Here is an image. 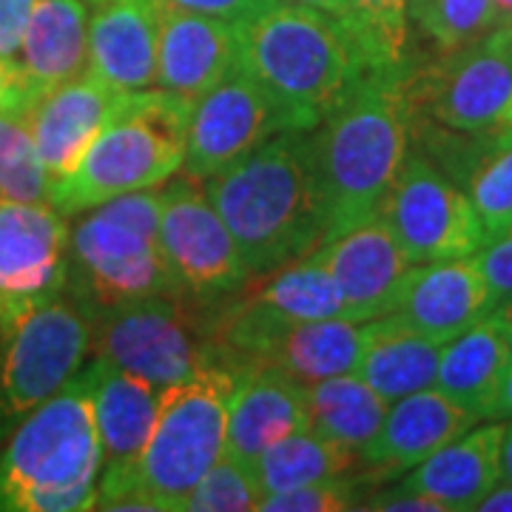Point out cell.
<instances>
[{"label": "cell", "instance_id": "9", "mask_svg": "<svg viewBox=\"0 0 512 512\" xmlns=\"http://www.w3.org/2000/svg\"><path fill=\"white\" fill-rule=\"evenodd\" d=\"M410 117L461 134L512 128V26L407 72Z\"/></svg>", "mask_w": 512, "mask_h": 512}, {"label": "cell", "instance_id": "7", "mask_svg": "<svg viewBox=\"0 0 512 512\" xmlns=\"http://www.w3.org/2000/svg\"><path fill=\"white\" fill-rule=\"evenodd\" d=\"M239 379L234 367L205 362L185 382L163 390L160 416L137 464L160 512L183 510L185 498L225 453L228 407Z\"/></svg>", "mask_w": 512, "mask_h": 512}, {"label": "cell", "instance_id": "5", "mask_svg": "<svg viewBox=\"0 0 512 512\" xmlns=\"http://www.w3.org/2000/svg\"><path fill=\"white\" fill-rule=\"evenodd\" d=\"M188 120L191 103L177 94H126L80 163L49 183V205L74 217L131 191L163 188L183 171Z\"/></svg>", "mask_w": 512, "mask_h": 512}, {"label": "cell", "instance_id": "41", "mask_svg": "<svg viewBox=\"0 0 512 512\" xmlns=\"http://www.w3.org/2000/svg\"><path fill=\"white\" fill-rule=\"evenodd\" d=\"M487 419H512V365L501 379V387H498L493 404H490Z\"/></svg>", "mask_w": 512, "mask_h": 512}, {"label": "cell", "instance_id": "6", "mask_svg": "<svg viewBox=\"0 0 512 512\" xmlns=\"http://www.w3.org/2000/svg\"><path fill=\"white\" fill-rule=\"evenodd\" d=\"M69 262L92 311L154 293H183L160 251V188L131 191L89 208L74 225Z\"/></svg>", "mask_w": 512, "mask_h": 512}, {"label": "cell", "instance_id": "21", "mask_svg": "<svg viewBox=\"0 0 512 512\" xmlns=\"http://www.w3.org/2000/svg\"><path fill=\"white\" fill-rule=\"evenodd\" d=\"M160 3L157 86L188 103L237 69V29L220 18L194 15Z\"/></svg>", "mask_w": 512, "mask_h": 512}, {"label": "cell", "instance_id": "31", "mask_svg": "<svg viewBox=\"0 0 512 512\" xmlns=\"http://www.w3.org/2000/svg\"><path fill=\"white\" fill-rule=\"evenodd\" d=\"M339 20L362 69H402L410 35V0H348Z\"/></svg>", "mask_w": 512, "mask_h": 512}, {"label": "cell", "instance_id": "24", "mask_svg": "<svg viewBox=\"0 0 512 512\" xmlns=\"http://www.w3.org/2000/svg\"><path fill=\"white\" fill-rule=\"evenodd\" d=\"M501 441L504 419H487V424L478 421L476 427L416 464L402 487L436 498L447 512L478 510L481 498L504 476Z\"/></svg>", "mask_w": 512, "mask_h": 512}, {"label": "cell", "instance_id": "33", "mask_svg": "<svg viewBox=\"0 0 512 512\" xmlns=\"http://www.w3.org/2000/svg\"><path fill=\"white\" fill-rule=\"evenodd\" d=\"M0 197L49 202V174L37 157L26 117L0 111Z\"/></svg>", "mask_w": 512, "mask_h": 512}, {"label": "cell", "instance_id": "19", "mask_svg": "<svg viewBox=\"0 0 512 512\" xmlns=\"http://www.w3.org/2000/svg\"><path fill=\"white\" fill-rule=\"evenodd\" d=\"M126 94L86 72L43 94L26 111V126L35 140L37 157L49 174V183L69 174L80 163L94 137L126 100Z\"/></svg>", "mask_w": 512, "mask_h": 512}, {"label": "cell", "instance_id": "12", "mask_svg": "<svg viewBox=\"0 0 512 512\" xmlns=\"http://www.w3.org/2000/svg\"><path fill=\"white\" fill-rule=\"evenodd\" d=\"M160 251L180 291L220 296L248 279L237 239L191 177L160 188Z\"/></svg>", "mask_w": 512, "mask_h": 512}, {"label": "cell", "instance_id": "10", "mask_svg": "<svg viewBox=\"0 0 512 512\" xmlns=\"http://www.w3.org/2000/svg\"><path fill=\"white\" fill-rule=\"evenodd\" d=\"M379 217L413 265L476 256L487 245L473 202L421 148H407Z\"/></svg>", "mask_w": 512, "mask_h": 512}, {"label": "cell", "instance_id": "16", "mask_svg": "<svg viewBox=\"0 0 512 512\" xmlns=\"http://www.w3.org/2000/svg\"><path fill=\"white\" fill-rule=\"evenodd\" d=\"M410 134L424 137V154L467 194L487 242L512 222V128L461 134L410 117Z\"/></svg>", "mask_w": 512, "mask_h": 512}, {"label": "cell", "instance_id": "17", "mask_svg": "<svg viewBox=\"0 0 512 512\" xmlns=\"http://www.w3.org/2000/svg\"><path fill=\"white\" fill-rule=\"evenodd\" d=\"M493 311L495 299L478 268V259L461 256L410 265L390 313L447 345Z\"/></svg>", "mask_w": 512, "mask_h": 512}, {"label": "cell", "instance_id": "37", "mask_svg": "<svg viewBox=\"0 0 512 512\" xmlns=\"http://www.w3.org/2000/svg\"><path fill=\"white\" fill-rule=\"evenodd\" d=\"M35 6L37 0H0V69L18 57Z\"/></svg>", "mask_w": 512, "mask_h": 512}, {"label": "cell", "instance_id": "29", "mask_svg": "<svg viewBox=\"0 0 512 512\" xmlns=\"http://www.w3.org/2000/svg\"><path fill=\"white\" fill-rule=\"evenodd\" d=\"M356 458L359 456L348 447L322 439L311 427H299L274 441L268 450H262L251 467H254L259 493L271 495L308 484V481H319V478L345 476L356 464Z\"/></svg>", "mask_w": 512, "mask_h": 512}, {"label": "cell", "instance_id": "20", "mask_svg": "<svg viewBox=\"0 0 512 512\" xmlns=\"http://www.w3.org/2000/svg\"><path fill=\"white\" fill-rule=\"evenodd\" d=\"M160 3L89 0V74L117 92L157 86Z\"/></svg>", "mask_w": 512, "mask_h": 512}, {"label": "cell", "instance_id": "18", "mask_svg": "<svg viewBox=\"0 0 512 512\" xmlns=\"http://www.w3.org/2000/svg\"><path fill=\"white\" fill-rule=\"evenodd\" d=\"M336 279L353 322H370L393 311V299L410 271V259L382 217L359 222L316 248Z\"/></svg>", "mask_w": 512, "mask_h": 512}, {"label": "cell", "instance_id": "40", "mask_svg": "<svg viewBox=\"0 0 512 512\" xmlns=\"http://www.w3.org/2000/svg\"><path fill=\"white\" fill-rule=\"evenodd\" d=\"M478 510L481 512H512V481L510 478H498V484H495L490 493L481 498V504H478Z\"/></svg>", "mask_w": 512, "mask_h": 512}, {"label": "cell", "instance_id": "35", "mask_svg": "<svg viewBox=\"0 0 512 512\" xmlns=\"http://www.w3.org/2000/svg\"><path fill=\"white\" fill-rule=\"evenodd\" d=\"M356 495L345 476L319 478L291 490L262 495L259 507L262 512H345L353 507Z\"/></svg>", "mask_w": 512, "mask_h": 512}, {"label": "cell", "instance_id": "36", "mask_svg": "<svg viewBox=\"0 0 512 512\" xmlns=\"http://www.w3.org/2000/svg\"><path fill=\"white\" fill-rule=\"evenodd\" d=\"M478 268L490 285L495 308L512 299V222L476 254Z\"/></svg>", "mask_w": 512, "mask_h": 512}, {"label": "cell", "instance_id": "23", "mask_svg": "<svg viewBox=\"0 0 512 512\" xmlns=\"http://www.w3.org/2000/svg\"><path fill=\"white\" fill-rule=\"evenodd\" d=\"M308 427V384L271 365L242 373L228 407L225 453L254 464L262 450Z\"/></svg>", "mask_w": 512, "mask_h": 512}, {"label": "cell", "instance_id": "22", "mask_svg": "<svg viewBox=\"0 0 512 512\" xmlns=\"http://www.w3.org/2000/svg\"><path fill=\"white\" fill-rule=\"evenodd\" d=\"M478 421V413L461 407L436 387H427L387 407L379 433L362 447L359 461L379 476H399L476 427Z\"/></svg>", "mask_w": 512, "mask_h": 512}, {"label": "cell", "instance_id": "30", "mask_svg": "<svg viewBox=\"0 0 512 512\" xmlns=\"http://www.w3.org/2000/svg\"><path fill=\"white\" fill-rule=\"evenodd\" d=\"M268 276L271 279L254 293V299L282 313L285 319H293V322L350 319L342 291L316 251Z\"/></svg>", "mask_w": 512, "mask_h": 512}, {"label": "cell", "instance_id": "15", "mask_svg": "<svg viewBox=\"0 0 512 512\" xmlns=\"http://www.w3.org/2000/svg\"><path fill=\"white\" fill-rule=\"evenodd\" d=\"M89 72V0H37L18 57L0 69V111L23 114Z\"/></svg>", "mask_w": 512, "mask_h": 512}, {"label": "cell", "instance_id": "25", "mask_svg": "<svg viewBox=\"0 0 512 512\" xmlns=\"http://www.w3.org/2000/svg\"><path fill=\"white\" fill-rule=\"evenodd\" d=\"M92 399V416L103 450V467L140 464L160 416L163 390L117 370L100 356L83 370Z\"/></svg>", "mask_w": 512, "mask_h": 512}, {"label": "cell", "instance_id": "42", "mask_svg": "<svg viewBox=\"0 0 512 512\" xmlns=\"http://www.w3.org/2000/svg\"><path fill=\"white\" fill-rule=\"evenodd\" d=\"M279 3H293V6H308V9H319L330 18L342 20L348 15L350 3L348 0H279Z\"/></svg>", "mask_w": 512, "mask_h": 512}, {"label": "cell", "instance_id": "13", "mask_svg": "<svg viewBox=\"0 0 512 512\" xmlns=\"http://www.w3.org/2000/svg\"><path fill=\"white\" fill-rule=\"evenodd\" d=\"M69 239L49 202L0 197V330L69 285Z\"/></svg>", "mask_w": 512, "mask_h": 512}, {"label": "cell", "instance_id": "45", "mask_svg": "<svg viewBox=\"0 0 512 512\" xmlns=\"http://www.w3.org/2000/svg\"><path fill=\"white\" fill-rule=\"evenodd\" d=\"M495 26H512V0H493Z\"/></svg>", "mask_w": 512, "mask_h": 512}, {"label": "cell", "instance_id": "4", "mask_svg": "<svg viewBox=\"0 0 512 512\" xmlns=\"http://www.w3.org/2000/svg\"><path fill=\"white\" fill-rule=\"evenodd\" d=\"M103 450L83 370L12 427L0 453V512L94 510Z\"/></svg>", "mask_w": 512, "mask_h": 512}, {"label": "cell", "instance_id": "34", "mask_svg": "<svg viewBox=\"0 0 512 512\" xmlns=\"http://www.w3.org/2000/svg\"><path fill=\"white\" fill-rule=\"evenodd\" d=\"M259 484L254 467L242 458L222 453L220 461L200 478L185 498V512H251L259 507Z\"/></svg>", "mask_w": 512, "mask_h": 512}, {"label": "cell", "instance_id": "27", "mask_svg": "<svg viewBox=\"0 0 512 512\" xmlns=\"http://www.w3.org/2000/svg\"><path fill=\"white\" fill-rule=\"evenodd\" d=\"M512 365L507 333L493 313L441 348L436 390L487 421L490 404Z\"/></svg>", "mask_w": 512, "mask_h": 512}, {"label": "cell", "instance_id": "14", "mask_svg": "<svg viewBox=\"0 0 512 512\" xmlns=\"http://www.w3.org/2000/svg\"><path fill=\"white\" fill-rule=\"evenodd\" d=\"M285 131L265 92L242 69L191 103L183 174L205 183Z\"/></svg>", "mask_w": 512, "mask_h": 512}, {"label": "cell", "instance_id": "11", "mask_svg": "<svg viewBox=\"0 0 512 512\" xmlns=\"http://www.w3.org/2000/svg\"><path fill=\"white\" fill-rule=\"evenodd\" d=\"M177 296L154 293L92 311L97 356L157 390L185 382L211 359L194 339Z\"/></svg>", "mask_w": 512, "mask_h": 512}, {"label": "cell", "instance_id": "39", "mask_svg": "<svg viewBox=\"0 0 512 512\" xmlns=\"http://www.w3.org/2000/svg\"><path fill=\"white\" fill-rule=\"evenodd\" d=\"M367 510H390V512H447L436 498L416 493V490H404L402 484L390 493L376 495Z\"/></svg>", "mask_w": 512, "mask_h": 512}, {"label": "cell", "instance_id": "2", "mask_svg": "<svg viewBox=\"0 0 512 512\" xmlns=\"http://www.w3.org/2000/svg\"><path fill=\"white\" fill-rule=\"evenodd\" d=\"M234 29L237 69L265 92L285 131H313L365 72L345 26L319 9L265 0Z\"/></svg>", "mask_w": 512, "mask_h": 512}, {"label": "cell", "instance_id": "26", "mask_svg": "<svg viewBox=\"0 0 512 512\" xmlns=\"http://www.w3.org/2000/svg\"><path fill=\"white\" fill-rule=\"evenodd\" d=\"M441 348V342L407 325L402 316L384 313L365 322V345L356 373L384 402L393 404L436 384Z\"/></svg>", "mask_w": 512, "mask_h": 512}, {"label": "cell", "instance_id": "38", "mask_svg": "<svg viewBox=\"0 0 512 512\" xmlns=\"http://www.w3.org/2000/svg\"><path fill=\"white\" fill-rule=\"evenodd\" d=\"M163 3L185 9V12H194V15H205V18L237 23L245 15H251L256 6H262L265 0H163Z\"/></svg>", "mask_w": 512, "mask_h": 512}, {"label": "cell", "instance_id": "1", "mask_svg": "<svg viewBox=\"0 0 512 512\" xmlns=\"http://www.w3.org/2000/svg\"><path fill=\"white\" fill-rule=\"evenodd\" d=\"M407 66L370 69L308 131L322 242L373 220L410 148Z\"/></svg>", "mask_w": 512, "mask_h": 512}, {"label": "cell", "instance_id": "44", "mask_svg": "<svg viewBox=\"0 0 512 512\" xmlns=\"http://www.w3.org/2000/svg\"><path fill=\"white\" fill-rule=\"evenodd\" d=\"M493 316L501 322V328H504V333H507V342H510V350H512V299L510 302H501V305L493 311Z\"/></svg>", "mask_w": 512, "mask_h": 512}, {"label": "cell", "instance_id": "32", "mask_svg": "<svg viewBox=\"0 0 512 512\" xmlns=\"http://www.w3.org/2000/svg\"><path fill=\"white\" fill-rule=\"evenodd\" d=\"M410 20L444 55L487 35L495 12L493 0H410Z\"/></svg>", "mask_w": 512, "mask_h": 512}, {"label": "cell", "instance_id": "3", "mask_svg": "<svg viewBox=\"0 0 512 512\" xmlns=\"http://www.w3.org/2000/svg\"><path fill=\"white\" fill-rule=\"evenodd\" d=\"M237 239L248 276H268L322 245L308 131H279L202 183Z\"/></svg>", "mask_w": 512, "mask_h": 512}, {"label": "cell", "instance_id": "43", "mask_svg": "<svg viewBox=\"0 0 512 512\" xmlns=\"http://www.w3.org/2000/svg\"><path fill=\"white\" fill-rule=\"evenodd\" d=\"M501 470L504 478L512 481V419L504 424V441H501Z\"/></svg>", "mask_w": 512, "mask_h": 512}, {"label": "cell", "instance_id": "28", "mask_svg": "<svg viewBox=\"0 0 512 512\" xmlns=\"http://www.w3.org/2000/svg\"><path fill=\"white\" fill-rule=\"evenodd\" d=\"M390 402L359 376L342 373L308 384V427L322 439L362 453L367 441L382 427Z\"/></svg>", "mask_w": 512, "mask_h": 512}, {"label": "cell", "instance_id": "8", "mask_svg": "<svg viewBox=\"0 0 512 512\" xmlns=\"http://www.w3.org/2000/svg\"><path fill=\"white\" fill-rule=\"evenodd\" d=\"M0 436L60 393L94 345L92 308L60 291L0 330Z\"/></svg>", "mask_w": 512, "mask_h": 512}]
</instances>
